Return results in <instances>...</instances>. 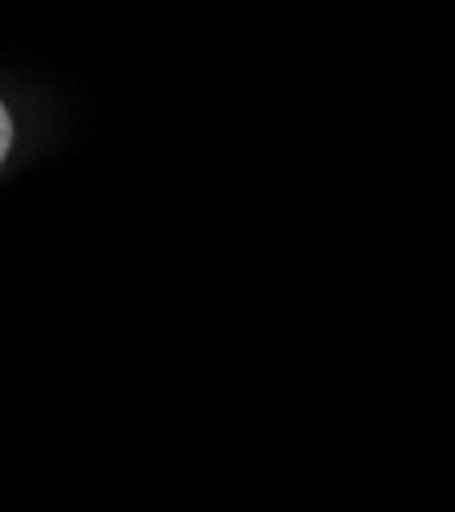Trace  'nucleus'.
Wrapping results in <instances>:
<instances>
[{
  "label": "nucleus",
  "mask_w": 455,
  "mask_h": 512,
  "mask_svg": "<svg viewBox=\"0 0 455 512\" xmlns=\"http://www.w3.org/2000/svg\"><path fill=\"white\" fill-rule=\"evenodd\" d=\"M9 144H13V123H9V111L0 107V160H5Z\"/></svg>",
  "instance_id": "f257e3e1"
}]
</instances>
